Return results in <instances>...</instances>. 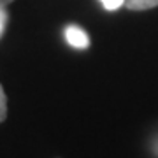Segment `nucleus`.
I'll list each match as a JSON object with an SVG mask.
<instances>
[{
  "instance_id": "obj_2",
  "label": "nucleus",
  "mask_w": 158,
  "mask_h": 158,
  "mask_svg": "<svg viewBox=\"0 0 158 158\" xmlns=\"http://www.w3.org/2000/svg\"><path fill=\"white\" fill-rule=\"evenodd\" d=\"M158 6V0H125V7L130 11H146Z\"/></svg>"
},
{
  "instance_id": "obj_3",
  "label": "nucleus",
  "mask_w": 158,
  "mask_h": 158,
  "mask_svg": "<svg viewBox=\"0 0 158 158\" xmlns=\"http://www.w3.org/2000/svg\"><path fill=\"white\" fill-rule=\"evenodd\" d=\"M6 116H7V97L4 93L2 85H0V123L6 119Z\"/></svg>"
},
{
  "instance_id": "obj_6",
  "label": "nucleus",
  "mask_w": 158,
  "mask_h": 158,
  "mask_svg": "<svg viewBox=\"0 0 158 158\" xmlns=\"http://www.w3.org/2000/svg\"><path fill=\"white\" fill-rule=\"evenodd\" d=\"M12 0H0V7H6L7 4H11Z\"/></svg>"
},
{
  "instance_id": "obj_4",
  "label": "nucleus",
  "mask_w": 158,
  "mask_h": 158,
  "mask_svg": "<svg viewBox=\"0 0 158 158\" xmlns=\"http://www.w3.org/2000/svg\"><path fill=\"white\" fill-rule=\"evenodd\" d=\"M100 4L104 6V9L107 11H116L121 6H125V0H100Z\"/></svg>"
},
{
  "instance_id": "obj_1",
  "label": "nucleus",
  "mask_w": 158,
  "mask_h": 158,
  "mask_svg": "<svg viewBox=\"0 0 158 158\" xmlns=\"http://www.w3.org/2000/svg\"><path fill=\"white\" fill-rule=\"evenodd\" d=\"M65 39L72 48L76 49H86L90 46V39H88V34H86L83 28H79L76 25H70L65 28Z\"/></svg>"
},
{
  "instance_id": "obj_5",
  "label": "nucleus",
  "mask_w": 158,
  "mask_h": 158,
  "mask_svg": "<svg viewBox=\"0 0 158 158\" xmlns=\"http://www.w3.org/2000/svg\"><path fill=\"white\" fill-rule=\"evenodd\" d=\"M6 23H7V11L4 9V7H0V37H2V34H4Z\"/></svg>"
}]
</instances>
